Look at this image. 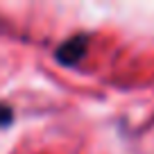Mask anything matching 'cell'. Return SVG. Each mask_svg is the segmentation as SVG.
I'll list each match as a JSON object with an SVG mask.
<instances>
[{"mask_svg": "<svg viewBox=\"0 0 154 154\" xmlns=\"http://www.w3.org/2000/svg\"><path fill=\"white\" fill-rule=\"evenodd\" d=\"M86 48H88V34H75L54 48V59L61 66H77L86 57Z\"/></svg>", "mask_w": 154, "mask_h": 154, "instance_id": "obj_1", "label": "cell"}, {"mask_svg": "<svg viewBox=\"0 0 154 154\" xmlns=\"http://www.w3.org/2000/svg\"><path fill=\"white\" fill-rule=\"evenodd\" d=\"M11 122H14V109L5 102H0V129H7Z\"/></svg>", "mask_w": 154, "mask_h": 154, "instance_id": "obj_2", "label": "cell"}]
</instances>
